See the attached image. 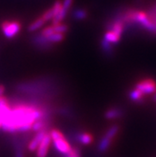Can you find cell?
Here are the masks:
<instances>
[{
  "label": "cell",
  "mask_w": 156,
  "mask_h": 157,
  "mask_svg": "<svg viewBox=\"0 0 156 157\" xmlns=\"http://www.w3.org/2000/svg\"><path fill=\"white\" fill-rule=\"evenodd\" d=\"M50 111L36 104H17L11 107L2 119V129L9 133L26 132L31 130L33 124L42 118L50 120Z\"/></svg>",
  "instance_id": "obj_1"
},
{
  "label": "cell",
  "mask_w": 156,
  "mask_h": 157,
  "mask_svg": "<svg viewBox=\"0 0 156 157\" xmlns=\"http://www.w3.org/2000/svg\"><path fill=\"white\" fill-rule=\"evenodd\" d=\"M50 135V137L53 141V146L55 147L57 151L62 154H68L71 151L72 147L70 146L68 140L65 139V136L60 130L57 128H53L49 132Z\"/></svg>",
  "instance_id": "obj_2"
},
{
  "label": "cell",
  "mask_w": 156,
  "mask_h": 157,
  "mask_svg": "<svg viewBox=\"0 0 156 157\" xmlns=\"http://www.w3.org/2000/svg\"><path fill=\"white\" fill-rule=\"evenodd\" d=\"M22 25L18 21H5L1 25L4 36L8 39L14 38L21 30Z\"/></svg>",
  "instance_id": "obj_3"
},
{
  "label": "cell",
  "mask_w": 156,
  "mask_h": 157,
  "mask_svg": "<svg viewBox=\"0 0 156 157\" xmlns=\"http://www.w3.org/2000/svg\"><path fill=\"white\" fill-rule=\"evenodd\" d=\"M135 89L140 91L143 95H150L156 93V82L152 79H143L135 84Z\"/></svg>",
  "instance_id": "obj_4"
},
{
  "label": "cell",
  "mask_w": 156,
  "mask_h": 157,
  "mask_svg": "<svg viewBox=\"0 0 156 157\" xmlns=\"http://www.w3.org/2000/svg\"><path fill=\"white\" fill-rule=\"evenodd\" d=\"M52 144V139L48 132L46 136L42 139V142L40 143L39 146L36 150V156L37 157H46L50 150V145Z\"/></svg>",
  "instance_id": "obj_5"
},
{
  "label": "cell",
  "mask_w": 156,
  "mask_h": 157,
  "mask_svg": "<svg viewBox=\"0 0 156 157\" xmlns=\"http://www.w3.org/2000/svg\"><path fill=\"white\" fill-rule=\"evenodd\" d=\"M73 0H63L61 12L58 14V15H57V17H55V18L52 20L53 25L60 23V22H61L63 21L64 18L66 17L67 14L69 13V10H70V8H71L72 5H73Z\"/></svg>",
  "instance_id": "obj_6"
},
{
  "label": "cell",
  "mask_w": 156,
  "mask_h": 157,
  "mask_svg": "<svg viewBox=\"0 0 156 157\" xmlns=\"http://www.w3.org/2000/svg\"><path fill=\"white\" fill-rule=\"evenodd\" d=\"M47 132V129H42L37 132L35 135L34 136V137L32 138L31 140L28 144V150L30 151H36L40 143L42 142V139Z\"/></svg>",
  "instance_id": "obj_7"
},
{
  "label": "cell",
  "mask_w": 156,
  "mask_h": 157,
  "mask_svg": "<svg viewBox=\"0 0 156 157\" xmlns=\"http://www.w3.org/2000/svg\"><path fill=\"white\" fill-rule=\"evenodd\" d=\"M76 139H77V141L83 145H89L93 141V135L89 132H77V136H76Z\"/></svg>",
  "instance_id": "obj_8"
},
{
  "label": "cell",
  "mask_w": 156,
  "mask_h": 157,
  "mask_svg": "<svg viewBox=\"0 0 156 157\" xmlns=\"http://www.w3.org/2000/svg\"><path fill=\"white\" fill-rule=\"evenodd\" d=\"M123 111L119 108H112L107 110L105 113V117L107 120H114L122 117Z\"/></svg>",
  "instance_id": "obj_9"
},
{
  "label": "cell",
  "mask_w": 156,
  "mask_h": 157,
  "mask_svg": "<svg viewBox=\"0 0 156 157\" xmlns=\"http://www.w3.org/2000/svg\"><path fill=\"white\" fill-rule=\"evenodd\" d=\"M45 23H46V22L44 21L43 18H42V17H39V18H38L37 19L34 20V22H31V23L28 26L27 30L29 32H30V33L36 31V30H39L40 28H42V26L45 25Z\"/></svg>",
  "instance_id": "obj_10"
},
{
  "label": "cell",
  "mask_w": 156,
  "mask_h": 157,
  "mask_svg": "<svg viewBox=\"0 0 156 157\" xmlns=\"http://www.w3.org/2000/svg\"><path fill=\"white\" fill-rule=\"evenodd\" d=\"M121 37L120 35H118L117 34L114 33L112 30H108L105 34L104 36V39L106 40L107 42H108L109 43H111L112 45V44H116L120 42Z\"/></svg>",
  "instance_id": "obj_11"
},
{
  "label": "cell",
  "mask_w": 156,
  "mask_h": 157,
  "mask_svg": "<svg viewBox=\"0 0 156 157\" xmlns=\"http://www.w3.org/2000/svg\"><path fill=\"white\" fill-rule=\"evenodd\" d=\"M119 131H120V126L117 125V124H114V125L111 126L107 130L104 136H105L107 139L113 141V140L116 137V136L118 134Z\"/></svg>",
  "instance_id": "obj_12"
},
{
  "label": "cell",
  "mask_w": 156,
  "mask_h": 157,
  "mask_svg": "<svg viewBox=\"0 0 156 157\" xmlns=\"http://www.w3.org/2000/svg\"><path fill=\"white\" fill-rule=\"evenodd\" d=\"M144 98V95L141 93L140 91H139L136 89H134L129 93V98H130L132 101L135 102H141L143 101Z\"/></svg>",
  "instance_id": "obj_13"
},
{
  "label": "cell",
  "mask_w": 156,
  "mask_h": 157,
  "mask_svg": "<svg viewBox=\"0 0 156 157\" xmlns=\"http://www.w3.org/2000/svg\"><path fill=\"white\" fill-rule=\"evenodd\" d=\"M46 38L48 42L51 44L58 43V42H62V41L65 39V34L54 32L53 34H52L50 36H48V37H46Z\"/></svg>",
  "instance_id": "obj_14"
},
{
  "label": "cell",
  "mask_w": 156,
  "mask_h": 157,
  "mask_svg": "<svg viewBox=\"0 0 156 157\" xmlns=\"http://www.w3.org/2000/svg\"><path fill=\"white\" fill-rule=\"evenodd\" d=\"M112 142V140L107 139L105 136H103V137L101 138V140H100L99 145H98V149H99V151H101V152H104V151H107V150L108 149V147H110Z\"/></svg>",
  "instance_id": "obj_15"
},
{
  "label": "cell",
  "mask_w": 156,
  "mask_h": 157,
  "mask_svg": "<svg viewBox=\"0 0 156 157\" xmlns=\"http://www.w3.org/2000/svg\"><path fill=\"white\" fill-rule=\"evenodd\" d=\"M88 17V11L85 9L79 8L73 12V18L77 20H84Z\"/></svg>",
  "instance_id": "obj_16"
},
{
  "label": "cell",
  "mask_w": 156,
  "mask_h": 157,
  "mask_svg": "<svg viewBox=\"0 0 156 157\" xmlns=\"http://www.w3.org/2000/svg\"><path fill=\"white\" fill-rule=\"evenodd\" d=\"M53 30H54V32H56V33H60V34H65V33H66L69 30V26H68V25L62 23V22L54 24V25H53Z\"/></svg>",
  "instance_id": "obj_17"
},
{
  "label": "cell",
  "mask_w": 156,
  "mask_h": 157,
  "mask_svg": "<svg viewBox=\"0 0 156 157\" xmlns=\"http://www.w3.org/2000/svg\"><path fill=\"white\" fill-rule=\"evenodd\" d=\"M42 18L44 19V21L46 22H49V21H51L53 20V9L52 7L49 8L48 10H46V11L44 12L43 14L41 15Z\"/></svg>",
  "instance_id": "obj_18"
},
{
  "label": "cell",
  "mask_w": 156,
  "mask_h": 157,
  "mask_svg": "<svg viewBox=\"0 0 156 157\" xmlns=\"http://www.w3.org/2000/svg\"><path fill=\"white\" fill-rule=\"evenodd\" d=\"M101 47H102V50L105 52H106L107 54H112V44L109 43L108 42H107L106 40H105L104 38L102 39V41H101Z\"/></svg>",
  "instance_id": "obj_19"
},
{
  "label": "cell",
  "mask_w": 156,
  "mask_h": 157,
  "mask_svg": "<svg viewBox=\"0 0 156 157\" xmlns=\"http://www.w3.org/2000/svg\"><path fill=\"white\" fill-rule=\"evenodd\" d=\"M53 33H54V30H53V25H51V26H46L45 28H43L40 34H42L43 37L46 38V37H48V36L51 35V34H53Z\"/></svg>",
  "instance_id": "obj_20"
},
{
  "label": "cell",
  "mask_w": 156,
  "mask_h": 157,
  "mask_svg": "<svg viewBox=\"0 0 156 157\" xmlns=\"http://www.w3.org/2000/svg\"><path fill=\"white\" fill-rule=\"evenodd\" d=\"M66 157H80V153L77 148H73L72 147L71 151L69 153L65 155Z\"/></svg>",
  "instance_id": "obj_21"
},
{
  "label": "cell",
  "mask_w": 156,
  "mask_h": 157,
  "mask_svg": "<svg viewBox=\"0 0 156 157\" xmlns=\"http://www.w3.org/2000/svg\"><path fill=\"white\" fill-rule=\"evenodd\" d=\"M4 92H5V87L2 85H0V99L3 97Z\"/></svg>",
  "instance_id": "obj_22"
},
{
  "label": "cell",
  "mask_w": 156,
  "mask_h": 157,
  "mask_svg": "<svg viewBox=\"0 0 156 157\" xmlns=\"http://www.w3.org/2000/svg\"><path fill=\"white\" fill-rule=\"evenodd\" d=\"M15 157H24L23 156V153H22V151H21L20 149H18L16 151V155Z\"/></svg>",
  "instance_id": "obj_23"
},
{
  "label": "cell",
  "mask_w": 156,
  "mask_h": 157,
  "mask_svg": "<svg viewBox=\"0 0 156 157\" xmlns=\"http://www.w3.org/2000/svg\"><path fill=\"white\" fill-rule=\"evenodd\" d=\"M2 119L0 117V130L2 129Z\"/></svg>",
  "instance_id": "obj_24"
},
{
  "label": "cell",
  "mask_w": 156,
  "mask_h": 157,
  "mask_svg": "<svg viewBox=\"0 0 156 157\" xmlns=\"http://www.w3.org/2000/svg\"><path fill=\"white\" fill-rule=\"evenodd\" d=\"M154 99L155 100V101H156V94H155V95H154Z\"/></svg>",
  "instance_id": "obj_25"
}]
</instances>
